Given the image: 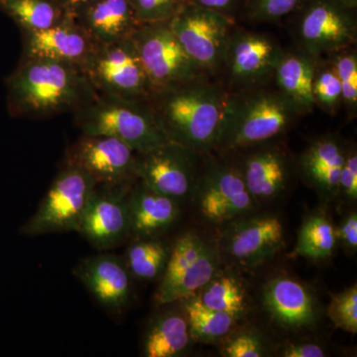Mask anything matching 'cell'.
<instances>
[{"instance_id":"1","label":"cell","mask_w":357,"mask_h":357,"mask_svg":"<svg viewBox=\"0 0 357 357\" xmlns=\"http://www.w3.org/2000/svg\"><path fill=\"white\" fill-rule=\"evenodd\" d=\"M229 93L220 79L203 75L156 89L147 102L167 139L208 155L217 149Z\"/></svg>"},{"instance_id":"35","label":"cell","mask_w":357,"mask_h":357,"mask_svg":"<svg viewBox=\"0 0 357 357\" xmlns=\"http://www.w3.org/2000/svg\"><path fill=\"white\" fill-rule=\"evenodd\" d=\"M328 316L335 326L344 332L357 333V286L333 295L328 307Z\"/></svg>"},{"instance_id":"8","label":"cell","mask_w":357,"mask_h":357,"mask_svg":"<svg viewBox=\"0 0 357 357\" xmlns=\"http://www.w3.org/2000/svg\"><path fill=\"white\" fill-rule=\"evenodd\" d=\"M96 182L77 167L67 165L59 173L38 210L20 229L26 236L77 231Z\"/></svg>"},{"instance_id":"6","label":"cell","mask_w":357,"mask_h":357,"mask_svg":"<svg viewBox=\"0 0 357 357\" xmlns=\"http://www.w3.org/2000/svg\"><path fill=\"white\" fill-rule=\"evenodd\" d=\"M218 239L185 231L171 245L170 255L161 276L155 303L174 304L198 293L222 265Z\"/></svg>"},{"instance_id":"19","label":"cell","mask_w":357,"mask_h":357,"mask_svg":"<svg viewBox=\"0 0 357 357\" xmlns=\"http://www.w3.org/2000/svg\"><path fill=\"white\" fill-rule=\"evenodd\" d=\"M23 59H49L82 66L96 45L73 16L40 31H23Z\"/></svg>"},{"instance_id":"20","label":"cell","mask_w":357,"mask_h":357,"mask_svg":"<svg viewBox=\"0 0 357 357\" xmlns=\"http://www.w3.org/2000/svg\"><path fill=\"white\" fill-rule=\"evenodd\" d=\"M74 273L105 309L121 312L128 306L132 294L131 274L116 255L91 256L82 260Z\"/></svg>"},{"instance_id":"2","label":"cell","mask_w":357,"mask_h":357,"mask_svg":"<svg viewBox=\"0 0 357 357\" xmlns=\"http://www.w3.org/2000/svg\"><path fill=\"white\" fill-rule=\"evenodd\" d=\"M6 84L13 117L75 114L98 95L81 66L49 59L22 58Z\"/></svg>"},{"instance_id":"21","label":"cell","mask_w":357,"mask_h":357,"mask_svg":"<svg viewBox=\"0 0 357 357\" xmlns=\"http://www.w3.org/2000/svg\"><path fill=\"white\" fill-rule=\"evenodd\" d=\"M347 144L337 134H324L312 140L296 162L297 172L325 203L337 199Z\"/></svg>"},{"instance_id":"13","label":"cell","mask_w":357,"mask_h":357,"mask_svg":"<svg viewBox=\"0 0 357 357\" xmlns=\"http://www.w3.org/2000/svg\"><path fill=\"white\" fill-rule=\"evenodd\" d=\"M204 156L168 141L136 153V177L150 189L181 202L192 197L203 170Z\"/></svg>"},{"instance_id":"23","label":"cell","mask_w":357,"mask_h":357,"mask_svg":"<svg viewBox=\"0 0 357 357\" xmlns=\"http://www.w3.org/2000/svg\"><path fill=\"white\" fill-rule=\"evenodd\" d=\"M96 45L130 38L140 25L129 0H95L73 15Z\"/></svg>"},{"instance_id":"40","label":"cell","mask_w":357,"mask_h":357,"mask_svg":"<svg viewBox=\"0 0 357 357\" xmlns=\"http://www.w3.org/2000/svg\"><path fill=\"white\" fill-rule=\"evenodd\" d=\"M283 357H324L326 351L324 347L316 342H290L284 347L281 351Z\"/></svg>"},{"instance_id":"42","label":"cell","mask_w":357,"mask_h":357,"mask_svg":"<svg viewBox=\"0 0 357 357\" xmlns=\"http://www.w3.org/2000/svg\"><path fill=\"white\" fill-rule=\"evenodd\" d=\"M344 1H347V3L351 4L352 6H357V0H344Z\"/></svg>"},{"instance_id":"28","label":"cell","mask_w":357,"mask_h":357,"mask_svg":"<svg viewBox=\"0 0 357 357\" xmlns=\"http://www.w3.org/2000/svg\"><path fill=\"white\" fill-rule=\"evenodd\" d=\"M335 225L325 213H314L303 220L293 255L312 261L332 257L337 244Z\"/></svg>"},{"instance_id":"36","label":"cell","mask_w":357,"mask_h":357,"mask_svg":"<svg viewBox=\"0 0 357 357\" xmlns=\"http://www.w3.org/2000/svg\"><path fill=\"white\" fill-rule=\"evenodd\" d=\"M140 24L165 22L187 3L188 0H129Z\"/></svg>"},{"instance_id":"41","label":"cell","mask_w":357,"mask_h":357,"mask_svg":"<svg viewBox=\"0 0 357 357\" xmlns=\"http://www.w3.org/2000/svg\"><path fill=\"white\" fill-rule=\"evenodd\" d=\"M58 1L64 9L65 13L73 16L77 9L86 6L89 2L95 1V0H58Z\"/></svg>"},{"instance_id":"22","label":"cell","mask_w":357,"mask_h":357,"mask_svg":"<svg viewBox=\"0 0 357 357\" xmlns=\"http://www.w3.org/2000/svg\"><path fill=\"white\" fill-rule=\"evenodd\" d=\"M178 203L137 178L128 196L130 236L134 239L161 237L177 222L181 213Z\"/></svg>"},{"instance_id":"17","label":"cell","mask_w":357,"mask_h":357,"mask_svg":"<svg viewBox=\"0 0 357 357\" xmlns=\"http://www.w3.org/2000/svg\"><path fill=\"white\" fill-rule=\"evenodd\" d=\"M133 184L96 185L77 232L98 250L130 236L128 196Z\"/></svg>"},{"instance_id":"24","label":"cell","mask_w":357,"mask_h":357,"mask_svg":"<svg viewBox=\"0 0 357 357\" xmlns=\"http://www.w3.org/2000/svg\"><path fill=\"white\" fill-rule=\"evenodd\" d=\"M318 58L299 48L284 50L273 75L277 89L290 100L301 116L314 110L312 82Z\"/></svg>"},{"instance_id":"14","label":"cell","mask_w":357,"mask_h":357,"mask_svg":"<svg viewBox=\"0 0 357 357\" xmlns=\"http://www.w3.org/2000/svg\"><path fill=\"white\" fill-rule=\"evenodd\" d=\"M283 51L278 41L266 33L236 27L220 79L229 91L269 83Z\"/></svg>"},{"instance_id":"7","label":"cell","mask_w":357,"mask_h":357,"mask_svg":"<svg viewBox=\"0 0 357 357\" xmlns=\"http://www.w3.org/2000/svg\"><path fill=\"white\" fill-rule=\"evenodd\" d=\"M168 23L204 74L220 79L229 39L236 27V20L187 2Z\"/></svg>"},{"instance_id":"31","label":"cell","mask_w":357,"mask_h":357,"mask_svg":"<svg viewBox=\"0 0 357 357\" xmlns=\"http://www.w3.org/2000/svg\"><path fill=\"white\" fill-rule=\"evenodd\" d=\"M314 105L330 115L338 114L342 107V84L332 61L318 58L312 82Z\"/></svg>"},{"instance_id":"15","label":"cell","mask_w":357,"mask_h":357,"mask_svg":"<svg viewBox=\"0 0 357 357\" xmlns=\"http://www.w3.org/2000/svg\"><path fill=\"white\" fill-rule=\"evenodd\" d=\"M231 155H238L244 182L258 208L282 198L297 171L290 152L276 139Z\"/></svg>"},{"instance_id":"11","label":"cell","mask_w":357,"mask_h":357,"mask_svg":"<svg viewBox=\"0 0 357 357\" xmlns=\"http://www.w3.org/2000/svg\"><path fill=\"white\" fill-rule=\"evenodd\" d=\"M218 246L222 262L252 269L284 248L285 227L278 215L255 211L222 227Z\"/></svg>"},{"instance_id":"4","label":"cell","mask_w":357,"mask_h":357,"mask_svg":"<svg viewBox=\"0 0 357 357\" xmlns=\"http://www.w3.org/2000/svg\"><path fill=\"white\" fill-rule=\"evenodd\" d=\"M74 115L83 134L116 138L135 153H144L169 141L147 100L98 93Z\"/></svg>"},{"instance_id":"33","label":"cell","mask_w":357,"mask_h":357,"mask_svg":"<svg viewBox=\"0 0 357 357\" xmlns=\"http://www.w3.org/2000/svg\"><path fill=\"white\" fill-rule=\"evenodd\" d=\"M266 338L255 328H236L222 340V354L227 357H262L269 356Z\"/></svg>"},{"instance_id":"12","label":"cell","mask_w":357,"mask_h":357,"mask_svg":"<svg viewBox=\"0 0 357 357\" xmlns=\"http://www.w3.org/2000/svg\"><path fill=\"white\" fill-rule=\"evenodd\" d=\"M131 38L153 91L206 75L188 55L168 21L140 24Z\"/></svg>"},{"instance_id":"32","label":"cell","mask_w":357,"mask_h":357,"mask_svg":"<svg viewBox=\"0 0 357 357\" xmlns=\"http://www.w3.org/2000/svg\"><path fill=\"white\" fill-rule=\"evenodd\" d=\"M332 61L342 84V107L349 119L357 114V53L354 47L326 56Z\"/></svg>"},{"instance_id":"27","label":"cell","mask_w":357,"mask_h":357,"mask_svg":"<svg viewBox=\"0 0 357 357\" xmlns=\"http://www.w3.org/2000/svg\"><path fill=\"white\" fill-rule=\"evenodd\" d=\"M178 303L184 310L192 342L211 344L222 340L239 321L231 314L204 306L195 295Z\"/></svg>"},{"instance_id":"39","label":"cell","mask_w":357,"mask_h":357,"mask_svg":"<svg viewBox=\"0 0 357 357\" xmlns=\"http://www.w3.org/2000/svg\"><path fill=\"white\" fill-rule=\"evenodd\" d=\"M246 0H188L189 3L211 9L236 20L243 14Z\"/></svg>"},{"instance_id":"30","label":"cell","mask_w":357,"mask_h":357,"mask_svg":"<svg viewBox=\"0 0 357 357\" xmlns=\"http://www.w3.org/2000/svg\"><path fill=\"white\" fill-rule=\"evenodd\" d=\"M171 246L161 237L135 239L126 251L129 272L141 280H154L165 270Z\"/></svg>"},{"instance_id":"9","label":"cell","mask_w":357,"mask_h":357,"mask_svg":"<svg viewBox=\"0 0 357 357\" xmlns=\"http://www.w3.org/2000/svg\"><path fill=\"white\" fill-rule=\"evenodd\" d=\"M294 14L297 48L312 57H326L356 44V7L344 0H307Z\"/></svg>"},{"instance_id":"38","label":"cell","mask_w":357,"mask_h":357,"mask_svg":"<svg viewBox=\"0 0 357 357\" xmlns=\"http://www.w3.org/2000/svg\"><path fill=\"white\" fill-rule=\"evenodd\" d=\"M337 230V243L342 244V248L351 253L357 250V213L351 210L347 213L340 222Z\"/></svg>"},{"instance_id":"10","label":"cell","mask_w":357,"mask_h":357,"mask_svg":"<svg viewBox=\"0 0 357 357\" xmlns=\"http://www.w3.org/2000/svg\"><path fill=\"white\" fill-rule=\"evenodd\" d=\"M81 67L98 93L147 100L153 91L131 37L96 45Z\"/></svg>"},{"instance_id":"16","label":"cell","mask_w":357,"mask_h":357,"mask_svg":"<svg viewBox=\"0 0 357 357\" xmlns=\"http://www.w3.org/2000/svg\"><path fill=\"white\" fill-rule=\"evenodd\" d=\"M66 164L82 169L98 185L131 184L137 180L135 152L109 136L83 134L68 149Z\"/></svg>"},{"instance_id":"26","label":"cell","mask_w":357,"mask_h":357,"mask_svg":"<svg viewBox=\"0 0 357 357\" xmlns=\"http://www.w3.org/2000/svg\"><path fill=\"white\" fill-rule=\"evenodd\" d=\"M195 296L204 306L227 312L239 321L250 311L248 284L231 269L220 268Z\"/></svg>"},{"instance_id":"37","label":"cell","mask_w":357,"mask_h":357,"mask_svg":"<svg viewBox=\"0 0 357 357\" xmlns=\"http://www.w3.org/2000/svg\"><path fill=\"white\" fill-rule=\"evenodd\" d=\"M337 199L356 204L357 201V150L354 143H347L344 166L338 183Z\"/></svg>"},{"instance_id":"25","label":"cell","mask_w":357,"mask_h":357,"mask_svg":"<svg viewBox=\"0 0 357 357\" xmlns=\"http://www.w3.org/2000/svg\"><path fill=\"white\" fill-rule=\"evenodd\" d=\"M192 342L184 310L160 312L148 326L143 342L146 357H176L187 351Z\"/></svg>"},{"instance_id":"18","label":"cell","mask_w":357,"mask_h":357,"mask_svg":"<svg viewBox=\"0 0 357 357\" xmlns=\"http://www.w3.org/2000/svg\"><path fill=\"white\" fill-rule=\"evenodd\" d=\"M262 307L275 325L290 332L314 328L319 307L314 294L292 277L277 276L263 287Z\"/></svg>"},{"instance_id":"3","label":"cell","mask_w":357,"mask_h":357,"mask_svg":"<svg viewBox=\"0 0 357 357\" xmlns=\"http://www.w3.org/2000/svg\"><path fill=\"white\" fill-rule=\"evenodd\" d=\"M300 117L290 100L275 86L273 79L260 86L230 91L215 152L236 154L278 139Z\"/></svg>"},{"instance_id":"29","label":"cell","mask_w":357,"mask_h":357,"mask_svg":"<svg viewBox=\"0 0 357 357\" xmlns=\"http://www.w3.org/2000/svg\"><path fill=\"white\" fill-rule=\"evenodd\" d=\"M0 11L23 31H40L58 24L67 13L58 0H0Z\"/></svg>"},{"instance_id":"34","label":"cell","mask_w":357,"mask_h":357,"mask_svg":"<svg viewBox=\"0 0 357 357\" xmlns=\"http://www.w3.org/2000/svg\"><path fill=\"white\" fill-rule=\"evenodd\" d=\"M307 0H246L243 14L256 23H275L297 13Z\"/></svg>"},{"instance_id":"5","label":"cell","mask_w":357,"mask_h":357,"mask_svg":"<svg viewBox=\"0 0 357 357\" xmlns=\"http://www.w3.org/2000/svg\"><path fill=\"white\" fill-rule=\"evenodd\" d=\"M220 155V158L206 155L192 198L202 220L222 229L238 218L255 213L258 206L248 192L236 157Z\"/></svg>"}]
</instances>
